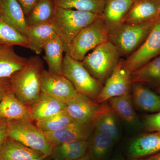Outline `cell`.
<instances>
[{
    "label": "cell",
    "mask_w": 160,
    "mask_h": 160,
    "mask_svg": "<svg viewBox=\"0 0 160 160\" xmlns=\"http://www.w3.org/2000/svg\"><path fill=\"white\" fill-rule=\"evenodd\" d=\"M44 64L38 56L28 59L26 65L9 78L10 89L18 99L30 106L42 93L41 79Z\"/></svg>",
    "instance_id": "1"
},
{
    "label": "cell",
    "mask_w": 160,
    "mask_h": 160,
    "mask_svg": "<svg viewBox=\"0 0 160 160\" xmlns=\"http://www.w3.org/2000/svg\"><path fill=\"white\" fill-rule=\"evenodd\" d=\"M158 19L140 24L122 23L109 29L108 41L121 57L128 58L142 46Z\"/></svg>",
    "instance_id": "2"
},
{
    "label": "cell",
    "mask_w": 160,
    "mask_h": 160,
    "mask_svg": "<svg viewBox=\"0 0 160 160\" xmlns=\"http://www.w3.org/2000/svg\"><path fill=\"white\" fill-rule=\"evenodd\" d=\"M99 15L89 12L57 7L51 23L62 42L66 53L68 52L70 44L78 32Z\"/></svg>",
    "instance_id": "3"
},
{
    "label": "cell",
    "mask_w": 160,
    "mask_h": 160,
    "mask_svg": "<svg viewBox=\"0 0 160 160\" xmlns=\"http://www.w3.org/2000/svg\"><path fill=\"white\" fill-rule=\"evenodd\" d=\"M109 32L108 26L100 15L78 32L66 53L74 59L82 62L88 52L108 41Z\"/></svg>",
    "instance_id": "4"
},
{
    "label": "cell",
    "mask_w": 160,
    "mask_h": 160,
    "mask_svg": "<svg viewBox=\"0 0 160 160\" xmlns=\"http://www.w3.org/2000/svg\"><path fill=\"white\" fill-rule=\"evenodd\" d=\"M121 57L115 46L107 41L96 47L82 62L91 75L103 85L119 62Z\"/></svg>",
    "instance_id": "5"
},
{
    "label": "cell",
    "mask_w": 160,
    "mask_h": 160,
    "mask_svg": "<svg viewBox=\"0 0 160 160\" xmlns=\"http://www.w3.org/2000/svg\"><path fill=\"white\" fill-rule=\"evenodd\" d=\"M62 75L69 80L79 93L95 101L102 89L103 85L93 78L81 61L64 56Z\"/></svg>",
    "instance_id": "6"
},
{
    "label": "cell",
    "mask_w": 160,
    "mask_h": 160,
    "mask_svg": "<svg viewBox=\"0 0 160 160\" xmlns=\"http://www.w3.org/2000/svg\"><path fill=\"white\" fill-rule=\"evenodd\" d=\"M31 122L29 119L8 121V137L47 157L51 155L52 149L45 133Z\"/></svg>",
    "instance_id": "7"
},
{
    "label": "cell",
    "mask_w": 160,
    "mask_h": 160,
    "mask_svg": "<svg viewBox=\"0 0 160 160\" xmlns=\"http://www.w3.org/2000/svg\"><path fill=\"white\" fill-rule=\"evenodd\" d=\"M104 103H98L79 93L74 99L66 103V110L74 122L95 126L98 120L110 108Z\"/></svg>",
    "instance_id": "8"
},
{
    "label": "cell",
    "mask_w": 160,
    "mask_h": 160,
    "mask_svg": "<svg viewBox=\"0 0 160 160\" xmlns=\"http://www.w3.org/2000/svg\"><path fill=\"white\" fill-rule=\"evenodd\" d=\"M159 56L160 18L142 46L126 59L123 60V66L132 73Z\"/></svg>",
    "instance_id": "9"
},
{
    "label": "cell",
    "mask_w": 160,
    "mask_h": 160,
    "mask_svg": "<svg viewBox=\"0 0 160 160\" xmlns=\"http://www.w3.org/2000/svg\"><path fill=\"white\" fill-rule=\"evenodd\" d=\"M120 60L111 75L106 80L98 97L95 102H106L112 98L129 94L132 85L131 73L123 67Z\"/></svg>",
    "instance_id": "10"
},
{
    "label": "cell",
    "mask_w": 160,
    "mask_h": 160,
    "mask_svg": "<svg viewBox=\"0 0 160 160\" xmlns=\"http://www.w3.org/2000/svg\"><path fill=\"white\" fill-rule=\"evenodd\" d=\"M42 92L63 103H68L77 96L79 92L72 83L63 75L53 74L44 70L41 79Z\"/></svg>",
    "instance_id": "11"
},
{
    "label": "cell",
    "mask_w": 160,
    "mask_h": 160,
    "mask_svg": "<svg viewBox=\"0 0 160 160\" xmlns=\"http://www.w3.org/2000/svg\"><path fill=\"white\" fill-rule=\"evenodd\" d=\"M95 130V126L73 122L63 129L45 133L52 150L63 143L76 141L88 140Z\"/></svg>",
    "instance_id": "12"
},
{
    "label": "cell",
    "mask_w": 160,
    "mask_h": 160,
    "mask_svg": "<svg viewBox=\"0 0 160 160\" xmlns=\"http://www.w3.org/2000/svg\"><path fill=\"white\" fill-rule=\"evenodd\" d=\"M128 154L131 158H144L160 152V132H151L143 133L129 144Z\"/></svg>",
    "instance_id": "13"
},
{
    "label": "cell",
    "mask_w": 160,
    "mask_h": 160,
    "mask_svg": "<svg viewBox=\"0 0 160 160\" xmlns=\"http://www.w3.org/2000/svg\"><path fill=\"white\" fill-rule=\"evenodd\" d=\"M160 18V0H136L123 22L140 24Z\"/></svg>",
    "instance_id": "14"
},
{
    "label": "cell",
    "mask_w": 160,
    "mask_h": 160,
    "mask_svg": "<svg viewBox=\"0 0 160 160\" xmlns=\"http://www.w3.org/2000/svg\"><path fill=\"white\" fill-rule=\"evenodd\" d=\"M47 156L7 138L0 147V160H44Z\"/></svg>",
    "instance_id": "15"
},
{
    "label": "cell",
    "mask_w": 160,
    "mask_h": 160,
    "mask_svg": "<svg viewBox=\"0 0 160 160\" xmlns=\"http://www.w3.org/2000/svg\"><path fill=\"white\" fill-rule=\"evenodd\" d=\"M65 103L42 92L38 99L29 106L31 121L37 122L48 118L66 109Z\"/></svg>",
    "instance_id": "16"
},
{
    "label": "cell",
    "mask_w": 160,
    "mask_h": 160,
    "mask_svg": "<svg viewBox=\"0 0 160 160\" xmlns=\"http://www.w3.org/2000/svg\"><path fill=\"white\" fill-rule=\"evenodd\" d=\"M29 116V106L22 103L11 89H9L0 100V118L10 121L30 120Z\"/></svg>",
    "instance_id": "17"
},
{
    "label": "cell",
    "mask_w": 160,
    "mask_h": 160,
    "mask_svg": "<svg viewBox=\"0 0 160 160\" xmlns=\"http://www.w3.org/2000/svg\"><path fill=\"white\" fill-rule=\"evenodd\" d=\"M132 99L137 107L146 112L156 113L160 111V96L144 84L132 83Z\"/></svg>",
    "instance_id": "18"
},
{
    "label": "cell",
    "mask_w": 160,
    "mask_h": 160,
    "mask_svg": "<svg viewBox=\"0 0 160 160\" xmlns=\"http://www.w3.org/2000/svg\"><path fill=\"white\" fill-rule=\"evenodd\" d=\"M130 93L112 98L108 100L111 109L129 126L143 129L142 122L134 111Z\"/></svg>",
    "instance_id": "19"
},
{
    "label": "cell",
    "mask_w": 160,
    "mask_h": 160,
    "mask_svg": "<svg viewBox=\"0 0 160 160\" xmlns=\"http://www.w3.org/2000/svg\"><path fill=\"white\" fill-rule=\"evenodd\" d=\"M0 15L26 37L28 27L26 16L18 0H0Z\"/></svg>",
    "instance_id": "20"
},
{
    "label": "cell",
    "mask_w": 160,
    "mask_h": 160,
    "mask_svg": "<svg viewBox=\"0 0 160 160\" xmlns=\"http://www.w3.org/2000/svg\"><path fill=\"white\" fill-rule=\"evenodd\" d=\"M136 0H106L101 15L109 29L122 23Z\"/></svg>",
    "instance_id": "21"
},
{
    "label": "cell",
    "mask_w": 160,
    "mask_h": 160,
    "mask_svg": "<svg viewBox=\"0 0 160 160\" xmlns=\"http://www.w3.org/2000/svg\"><path fill=\"white\" fill-rule=\"evenodd\" d=\"M58 36L51 23L28 27L27 39L30 49L37 54H41L46 44Z\"/></svg>",
    "instance_id": "22"
},
{
    "label": "cell",
    "mask_w": 160,
    "mask_h": 160,
    "mask_svg": "<svg viewBox=\"0 0 160 160\" xmlns=\"http://www.w3.org/2000/svg\"><path fill=\"white\" fill-rule=\"evenodd\" d=\"M28 59L20 56L13 47L0 48V78H10L22 69Z\"/></svg>",
    "instance_id": "23"
},
{
    "label": "cell",
    "mask_w": 160,
    "mask_h": 160,
    "mask_svg": "<svg viewBox=\"0 0 160 160\" xmlns=\"http://www.w3.org/2000/svg\"><path fill=\"white\" fill-rule=\"evenodd\" d=\"M56 8L54 0H38L26 17L27 26L33 27L51 23L54 18Z\"/></svg>",
    "instance_id": "24"
},
{
    "label": "cell",
    "mask_w": 160,
    "mask_h": 160,
    "mask_svg": "<svg viewBox=\"0 0 160 160\" xmlns=\"http://www.w3.org/2000/svg\"><path fill=\"white\" fill-rule=\"evenodd\" d=\"M44 59L48 66V71L53 74L62 75V66L64 58V46L58 36L51 40L44 46Z\"/></svg>",
    "instance_id": "25"
},
{
    "label": "cell",
    "mask_w": 160,
    "mask_h": 160,
    "mask_svg": "<svg viewBox=\"0 0 160 160\" xmlns=\"http://www.w3.org/2000/svg\"><path fill=\"white\" fill-rule=\"evenodd\" d=\"M132 82L157 87L160 86V56L131 73Z\"/></svg>",
    "instance_id": "26"
},
{
    "label": "cell",
    "mask_w": 160,
    "mask_h": 160,
    "mask_svg": "<svg viewBox=\"0 0 160 160\" xmlns=\"http://www.w3.org/2000/svg\"><path fill=\"white\" fill-rule=\"evenodd\" d=\"M14 46L30 48L27 38L0 15V48Z\"/></svg>",
    "instance_id": "27"
},
{
    "label": "cell",
    "mask_w": 160,
    "mask_h": 160,
    "mask_svg": "<svg viewBox=\"0 0 160 160\" xmlns=\"http://www.w3.org/2000/svg\"><path fill=\"white\" fill-rule=\"evenodd\" d=\"M114 141L95 129L88 140V151L91 160H103L109 153Z\"/></svg>",
    "instance_id": "28"
},
{
    "label": "cell",
    "mask_w": 160,
    "mask_h": 160,
    "mask_svg": "<svg viewBox=\"0 0 160 160\" xmlns=\"http://www.w3.org/2000/svg\"><path fill=\"white\" fill-rule=\"evenodd\" d=\"M88 147V140L73 141L57 146L52 154L59 160L78 159L86 155Z\"/></svg>",
    "instance_id": "29"
},
{
    "label": "cell",
    "mask_w": 160,
    "mask_h": 160,
    "mask_svg": "<svg viewBox=\"0 0 160 160\" xmlns=\"http://www.w3.org/2000/svg\"><path fill=\"white\" fill-rule=\"evenodd\" d=\"M57 7L89 12L98 15L102 13L106 0H54Z\"/></svg>",
    "instance_id": "30"
},
{
    "label": "cell",
    "mask_w": 160,
    "mask_h": 160,
    "mask_svg": "<svg viewBox=\"0 0 160 160\" xmlns=\"http://www.w3.org/2000/svg\"><path fill=\"white\" fill-rule=\"evenodd\" d=\"M115 114V112L110 107L98 120L95 129L116 142L118 140L120 135Z\"/></svg>",
    "instance_id": "31"
},
{
    "label": "cell",
    "mask_w": 160,
    "mask_h": 160,
    "mask_svg": "<svg viewBox=\"0 0 160 160\" xmlns=\"http://www.w3.org/2000/svg\"><path fill=\"white\" fill-rule=\"evenodd\" d=\"M73 122L65 109L48 118L36 122V125L44 133H46L63 129Z\"/></svg>",
    "instance_id": "32"
},
{
    "label": "cell",
    "mask_w": 160,
    "mask_h": 160,
    "mask_svg": "<svg viewBox=\"0 0 160 160\" xmlns=\"http://www.w3.org/2000/svg\"><path fill=\"white\" fill-rule=\"evenodd\" d=\"M143 129L148 132H160V111L152 114H147L143 118Z\"/></svg>",
    "instance_id": "33"
},
{
    "label": "cell",
    "mask_w": 160,
    "mask_h": 160,
    "mask_svg": "<svg viewBox=\"0 0 160 160\" xmlns=\"http://www.w3.org/2000/svg\"><path fill=\"white\" fill-rule=\"evenodd\" d=\"M8 121L0 118V147L8 138Z\"/></svg>",
    "instance_id": "34"
},
{
    "label": "cell",
    "mask_w": 160,
    "mask_h": 160,
    "mask_svg": "<svg viewBox=\"0 0 160 160\" xmlns=\"http://www.w3.org/2000/svg\"><path fill=\"white\" fill-rule=\"evenodd\" d=\"M22 9L26 17L34 7L38 0H18Z\"/></svg>",
    "instance_id": "35"
},
{
    "label": "cell",
    "mask_w": 160,
    "mask_h": 160,
    "mask_svg": "<svg viewBox=\"0 0 160 160\" xmlns=\"http://www.w3.org/2000/svg\"><path fill=\"white\" fill-rule=\"evenodd\" d=\"M10 89L9 78H0V100Z\"/></svg>",
    "instance_id": "36"
},
{
    "label": "cell",
    "mask_w": 160,
    "mask_h": 160,
    "mask_svg": "<svg viewBox=\"0 0 160 160\" xmlns=\"http://www.w3.org/2000/svg\"><path fill=\"white\" fill-rule=\"evenodd\" d=\"M134 160H160V152L148 157Z\"/></svg>",
    "instance_id": "37"
},
{
    "label": "cell",
    "mask_w": 160,
    "mask_h": 160,
    "mask_svg": "<svg viewBox=\"0 0 160 160\" xmlns=\"http://www.w3.org/2000/svg\"><path fill=\"white\" fill-rule=\"evenodd\" d=\"M74 160H91L89 156H85L83 157L80 158L78 159H76Z\"/></svg>",
    "instance_id": "38"
},
{
    "label": "cell",
    "mask_w": 160,
    "mask_h": 160,
    "mask_svg": "<svg viewBox=\"0 0 160 160\" xmlns=\"http://www.w3.org/2000/svg\"><path fill=\"white\" fill-rule=\"evenodd\" d=\"M112 160H125L122 157H117L115 158L114 159H113Z\"/></svg>",
    "instance_id": "39"
},
{
    "label": "cell",
    "mask_w": 160,
    "mask_h": 160,
    "mask_svg": "<svg viewBox=\"0 0 160 160\" xmlns=\"http://www.w3.org/2000/svg\"><path fill=\"white\" fill-rule=\"evenodd\" d=\"M157 92L160 96V86L157 87Z\"/></svg>",
    "instance_id": "40"
},
{
    "label": "cell",
    "mask_w": 160,
    "mask_h": 160,
    "mask_svg": "<svg viewBox=\"0 0 160 160\" xmlns=\"http://www.w3.org/2000/svg\"><path fill=\"white\" fill-rule=\"evenodd\" d=\"M54 160H59L57 158H55Z\"/></svg>",
    "instance_id": "41"
}]
</instances>
